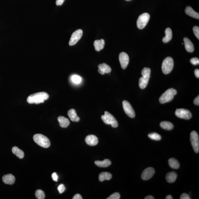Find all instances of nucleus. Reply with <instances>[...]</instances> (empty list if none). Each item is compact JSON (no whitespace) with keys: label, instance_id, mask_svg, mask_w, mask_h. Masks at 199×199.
I'll use <instances>...</instances> for the list:
<instances>
[{"label":"nucleus","instance_id":"f257e3e1","mask_svg":"<svg viewBox=\"0 0 199 199\" xmlns=\"http://www.w3.org/2000/svg\"><path fill=\"white\" fill-rule=\"evenodd\" d=\"M49 98V95L47 93L40 92L31 94L27 98V102L29 104H39L43 103Z\"/></svg>","mask_w":199,"mask_h":199},{"label":"nucleus","instance_id":"f03ea898","mask_svg":"<svg viewBox=\"0 0 199 199\" xmlns=\"http://www.w3.org/2000/svg\"><path fill=\"white\" fill-rule=\"evenodd\" d=\"M151 73V70L149 68H144L142 70L141 74L142 76L140 78L139 82L140 88L144 89L146 88L149 82Z\"/></svg>","mask_w":199,"mask_h":199},{"label":"nucleus","instance_id":"7ed1b4c3","mask_svg":"<svg viewBox=\"0 0 199 199\" xmlns=\"http://www.w3.org/2000/svg\"><path fill=\"white\" fill-rule=\"evenodd\" d=\"M177 93V91L173 88L167 90L161 96L159 102L161 104H164L171 102L174 99V96Z\"/></svg>","mask_w":199,"mask_h":199},{"label":"nucleus","instance_id":"20e7f679","mask_svg":"<svg viewBox=\"0 0 199 199\" xmlns=\"http://www.w3.org/2000/svg\"><path fill=\"white\" fill-rule=\"evenodd\" d=\"M34 141L37 145L44 148H48L50 146V142L49 139L41 134H36L33 136Z\"/></svg>","mask_w":199,"mask_h":199},{"label":"nucleus","instance_id":"39448f33","mask_svg":"<svg viewBox=\"0 0 199 199\" xmlns=\"http://www.w3.org/2000/svg\"><path fill=\"white\" fill-rule=\"evenodd\" d=\"M103 121L107 125H111L113 128H117L118 126V123L115 117L110 112L106 111L104 115L101 117Z\"/></svg>","mask_w":199,"mask_h":199},{"label":"nucleus","instance_id":"423d86ee","mask_svg":"<svg viewBox=\"0 0 199 199\" xmlns=\"http://www.w3.org/2000/svg\"><path fill=\"white\" fill-rule=\"evenodd\" d=\"M174 61L172 58L168 57L165 59L162 64V70L165 74H169L173 68Z\"/></svg>","mask_w":199,"mask_h":199},{"label":"nucleus","instance_id":"0eeeda50","mask_svg":"<svg viewBox=\"0 0 199 199\" xmlns=\"http://www.w3.org/2000/svg\"><path fill=\"white\" fill-rule=\"evenodd\" d=\"M150 17V15L148 13H143L141 14L137 21V26L138 28L140 29L144 28L149 22Z\"/></svg>","mask_w":199,"mask_h":199},{"label":"nucleus","instance_id":"6e6552de","mask_svg":"<svg viewBox=\"0 0 199 199\" xmlns=\"http://www.w3.org/2000/svg\"><path fill=\"white\" fill-rule=\"evenodd\" d=\"M190 141L194 151L196 153L199 152V138L198 133L195 131L190 133Z\"/></svg>","mask_w":199,"mask_h":199},{"label":"nucleus","instance_id":"1a4fd4ad","mask_svg":"<svg viewBox=\"0 0 199 199\" xmlns=\"http://www.w3.org/2000/svg\"><path fill=\"white\" fill-rule=\"evenodd\" d=\"M175 115L179 118L185 120H189L192 117L191 112L187 109H176Z\"/></svg>","mask_w":199,"mask_h":199},{"label":"nucleus","instance_id":"9d476101","mask_svg":"<svg viewBox=\"0 0 199 199\" xmlns=\"http://www.w3.org/2000/svg\"><path fill=\"white\" fill-rule=\"evenodd\" d=\"M83 35V31L81 29H78L72 35L69 42V45L71 46L75 44L81 38Z\"/></svg>","mask_w":199,"mask_h":199},{"label":"nucleus","instance_id":"9b49d317","mask_svg":"<svg viewBox=\"0 0 199 199\" xmlns=\"http://www.w3.org/2000/svg\"><path fill=\"white\" fill-rule=\"evenodd\" d=\"M123 104L124 110L126 115L130 118H134L135 116V112L130 103L127 101L124 100Z\"/></svg>","mask_w":199,"mask_h":199},{"label":"nucleus","instance_id":"f8f14e48","mask_svg":"<svg viewBox=\"0 0 199 199\" xmlns=\"http://www.w3.org/2000/svg\"><path fill=\"white\" fill-rule=\"evenodd\" d=\"M119 58L122 68L124 69H125L129 63V57L128 55L125 52H122L119 55Z\"/></svg>","mask_w":199,"mask_h":199},{"label":"nucleus","instance_id":"ddd939ff","mask_svg":"<svg viewBox=\"0 0 199 199\" xmlns=\"http://www.w3.org/2000/svg\"><path fill=\"white\" fill-rule=\"evenodd\" d=\"M155 172V170L153 168L148 167L143 171L141 175L142 179L145 180H149L152 177Z\"/></svg>","mask_w":199,"mask_h":199},{"label":"nucleus","instance_id":"4468645a","mask_svg":"<svg viewBox=\"0 0 199 199\" xmlns=\"http://www.w3.org/2000/svg\"><path fill=\"white\" fill-rule=\"evenodd\" d=\"M98 67L99 68L98 71L101 75H103L106 73H110L112 71L111 68L106 63L99 64Z\"/></svg>","mask_w":199,"mask_h":199},{"label":"nucleus","instance_id":"2eb2a0df","mask_svg":"<svg viewBox=\"0 0 199 199\" xmlns=\"http://www.w3.org/2000/svg\"><path fill=\"white\" fill-rule=\"evenodd\" d=\"M85 142L86 143L89 145L95 146L98 143V139L95 135H90L86 136Z\"/></svg>","mask_w":199,"mask_h":199},{"label":"nucleus","instance_id":"dca6fc26","mask_svg":"<svg viewBox=\"0 0 199 199\" xmlns=\"http://www.w3.org/2000/svg\"><path fill=\"white\" fill-rule=\"evenodd\" d=\"M2 180L5 184L12 185L15 182V178L12 174H9L3 176Z\"/></svg>","mask_w":199,"mask_h":199},{"label":"nucleus","instance_id":"f3484780","mask_svg":"<svg viewBox=\"0 0 199 199\" xmlns=\"http://www.w3.org/2000/svg\"><path fill=\"white\" fill-rule=\"evenodd\" d=\"M184 41L185 44V48L187 51L190 53L193 52L194 50V47L193 43L191 40L187 37H185L184 38Z\"/></svg>","mask_w":199,"mask_h":199},{"label":"nucleus","instance_id":"a211bd4d","mask_svg":"<svg viewBox=\"0 0 199 199\" xmlns=\"http://www.w3.org/2000/svg\"><path fill=\"white\" fill-rule=\"evenodd\" d=\"M58 120L60 126L62 128H66L69 126V120L66 117L63 116H60L58 117Z\"/></svg>","mask_w":199,"mask_h":199},{"label":"nucleus","instance_id":"6ab92c4d","mask_svg":"<svg viewBox=\"0 0 199 199\" xmlns=\"http://www.w3.org/2000/svg\"><path fill=\"white\" fill-rule=\"evenodd\" d=\"M185 11L186 14L191 17L197 19H199V13L196 12L190 6H187L185 8Z\"/></svg>","mask_w":199,"mask_h":199},{"label":"nucleus","instance_id":"aec40b11","mask_svg":"<svg viewBox=\"0 0 199 199\" xmlns=\"http://www.w3.org/2000/svg\"><path fill=\"white\" fill-rule=\"evenodd\" d=\"M68 115L72 121L76 122L79 121V117L77 115L76 111L75 109H70L68 111Z\"/></svg>","mask_w":199,"mask_h":199},{"label":"nucleus","instance_id":"412c9836","mask_svg":"<svg viewBox=\"0 0 199 199\" xmlns=\"http://www.w3.org/2000/svg\"><path fill=\"white\" fill-rule=\"evenodd\" d=\"M105 45V41L103 39L96 40L94 42V48L96 51H99L103 49Z\"/></svg>","mask_w":199,"mask_h":199},{"label":"nucleus","instance_id":"4be33fe9","mask_svg":"<svg viewBox=\"0 0 199 199\" xmlns=\"http://www.w3.org/2000/svg\"><path fill=\"white\" fill-rule=\"evenodd\" d=\"M94 163L96 165L100 167H107L112 164L111 161L108 159H104L103 161H96Z\"/></svg>","mask_w":199,"mask_h":199},{"label":"nucleus","instance_id":"5701e85b","mask_svg":"<svg viewBox=\"0 0 199 199\" xmlns=\"http://www.w3.org/2000/svg\"><path fill=\"white\" fill-rule=\"evenodd\" d=\"M177 174L175 172H170L167 174L166 176V179L168 182L169 183H172L175 182L177 178Z\"/></svg>","mask_w":199,"mask_h":199},{"label":"nucleus","instance_id":"b1692460","mask_svg":"<svg viewBox=\"0 0 199 199\" xmlns=\"http://www.w3.org/2000/svg\"><path fill=\"white\" fill-rule=\"evenodd\" d=\"M166 36L163 38V41L164 43H167L171 40L172 37V30L170 28H167L165 31Z\"/></svg>","mask_w":199,"mask_h":199},{"label":"nucleus","instance_id":"393cba45","mask_svg":"<svg viewBox=\"0 0 199 199\" xmlns=\"http://www.w3.org/2000/svg\"><path fill=\"white\" fill-rule=\"evenodd\" d=\"M112 174L110 173L103 172L101 173L99 175V180L102 182L104 180H109L112 178Z\"/></svg>","mask_w":199,"mask_h":199},{"label":"nucleus","instance_id":"a878e982","mask_svg":"<svg viewBox=\"0 0 199 199\" xmlns=\"http://www.w3.org/2000/svg\"><path fill=\"white\" fill-rule=\"evenodd\" d=\"M12 152L19 159H22L24 157L23 151L19 149L17 147H14L12 149Z\"/></svg>","mask_w":199,"mask_h":199},{"label":"nucleus","instance_id":"bb28decb","mask_svg":"<svg viewBox=\"0 0 199 199\" xmlns=\"http://www.w3.org/2000/svg\"><path fill=\"white\" fill-rule=\"evenodd\" d=\"M169 166L172 169H178L180 167V164L178 161L175 158H170L168 161Z\"/></svg>","mask_w":199,"mask_h":199},{"label":"nucleus","instance_id":"cd10ccee","mask_svg":"<svg viewBox=\"0 0 199 199\" xmlns=\"http://www.w3.org/2000/svg\"><path fill=\"white\" fill-rule=\"evenodd\" d=\"M160 126L164 129L171 130L173 128L174 126L173 124L169 121H163L160 123Z\"/></svg>","mask_w":199,"mask_h":199},{"label":"nucleus","instance_id":"c85d7f7f","mask_svg":"<svg viewBox=\"0 0 199 199\" xmlns=\"http://www.w3.org/2000/svg\"><path fill=\"white\" fill-rule=\"evenodd\" d=\"M72 81L76 84H79L81 82L82 79L81 76L77 75H73L71 77Z\"/></svg>","mask_w":199,"mask_h":199},{"label":"nucleus","instance_id":"c756f323","mask_svg":"<svg viewBox=\"0 0 199 199\" xmlns=\"http://www.w3.org/2000/svg\"><path fill=\"white\" fill-rule=\"evenodd\" d=\"M148 137L151 139L155 141H159L161 139V136L158 133H150L148 135Z\"/></svg>","mask_w":199,"mask_h":199},{"label":"nucleus","instance_id":"7c9ffc66","mask_svg":"<svg viewBox=\"0 0 199 199\" xmlns=\"http://www.w3.org/2000/svg\"><path fill=\"white\" fill-rule=\"evenodd\" d=\"M35 195L37 199H44L45 198L44 192L41 190H37L35 192Z\"/></svg>","mask_w":199,"mask_h":199},{"label":"nucleus","instance_id":"2f4dec72","mask_svg":"<svg viewBox=\"0 0 199 199\" xmlns=\"http://www.w3.org/2000/svg\"><path fill=\"white\" fill-rule=\"evenodd\" d=\"M120 198V194L118 192H115L107 198V199H119Z\"/></svg>","mask_w":199,"mask_h":199},{"label":"nucleus","instance_id":"473e14b6","mask_svg":"<svg viewBox=\"0 0 199 199\" xmlns=\"http://www.w3.org/2000/svg\"><path fill=\"white\" fill-rule=\"evenodd\" d=\"M193 31L194 34L196 36V37L198 38V39H199V27L197 26H195L193 28Z\"/></svg>","mask_w":199,"mask_h":199},{"label":"nucleus","instance_id":"72a5a7b5","mask_svg":"<svg viewBox=\"0 0 199 199\" xmlns=\"http://www.w3.org/2000/svg\"><path fill=\"white\" fill-rule=\"evenodd\" d=\"M58 190L60 194L63 193L65 190V187L63 184H60L58 187Z\"/></svg>","mask_w":199,"mask_h":199},{"label":"nucleus","instance_id":"f704fd0d","mask_svg":"<svg viewBox=\"0 0 199 199\" xmlns=\"http://www.w3.org/2000/svg\"><path fill=\"white\" fill-rule=\"evenodd\" d=\"M191 63L194 65H197L199 64V60L197 58H192L190 60Z\"/></svg>","mask_w":199,"mask_h":199},{"label":"nucleus","instance_id":"c9c22d12","mask_svg":"<svg viewBox=\"0 0 199 199\" xmlns=\"http://www.w3.org/2000/svg\"><path fill=\"white\" fill-rule=\"evenodd\" d=\"M180 199H191L190 198L189 195L187 194L183 193L181 195L180 197Z\"/></svg>","mask_w":199,"mask_h":199},{"label":"nucleus","instance_id":"e433bc0d","mask_svg":"<svg viewBox=\"0 0 199 199\" xmlns=\"http://www.w3.org/2000/svg\"><path fill=\"white\" fill-rule=\"evenodd\" d=\"M52 178L54 181L55 182H58V177L56 173H54L52 174Z\"/></svg>","mask_w":199,"mask_h":199},{"label":"nucleus","instance_id":"4c0bfd02","mask_svg":"<svg viewBox=\"0 0 199 199\" xmlns=\"http://www.w3.org/2000/svg\"><path fill=\"white\" fill-rule=\"evenodd\" d=\"M194 103L196 105L199 106V96H198L195 98L194 100Z\"/></svg>","mask_w":199,"mask_h":199},{"label":"nucleus","instance_id":"58836bf2","mask_svg":"<svg viewBox=\"0 0 199 199\" xmlns=\"http://www.w3.org/2000/svg\"><path fill=\"white\" fill-rule=\"evenodd\" d=\"M65 0H56V4L57 6H61L63 5Z\"/></svg>","mask_w":199,"mask_h":199},{"label":"nucleus","instance_id":"ea45409f","mask_svg":"<svg viewBox=\"0 0 199 199\" xmlns=\"http://www.w3.org/2000/svg\"><path fill=\"white\" fill-rule=\"evenodd\" d=\"M83 198L81 197V195L79 194H76L73 197V199H82Z\"/></svg>","mask_w":199,"mask_h":199},{"label":"nucleus","instance_id":"a19ab883","mask_svg":"<svg viewBox=\"0 0 199 199\" xmlns=\"http://www.w3.org/2000/svg\"><path fill=\"white\" fill-rule=\"evenodd\" d=\"M195 75L197 78H199V70L198 69H196L195 70Z\"/></svg>","mask_w":199,"mask_h":199},{"label":"nucleus","instance_id":"79ce46f5","mask_svg":"<svg viewBox=\"0 0 199 199\" xmlns=\"http://www.w3.org/2000/svg\"><path fill=\"white\" fill-rule=\"evenodd\" d=\"M145 199H154L155 198L154 197L152 196V195H150L147 196L146 197H145L144 198Z\"/></svg>","mask_w":199,"mask_h":199},{"label":"nucleus","instance_id":"37998d69","mask_svg":"<svg viewBox=\"0 0 199 199\" xmlns=\"http://www.w3.org/2000/svg\"><path fill=\"white\" fill-rule=\"evenodd\" d=\"M166 199H173V198L172 195H168L166 196Z\"/></svg>","mask_w":199,"mask_h":199},{"label":"nucleus","instance_id":"c03bdc74","mask_svg":"<svg viewBox=\"0 0 199 199\" xmlns=\"http://www.w3.org/2000/svg\"><path fill=\"white\" fill-rule=\"evenodd\" d=\"M127 1H129V0H127Z\"/></svg>","mask_w":199,"mask_h":199}]
</instances>
